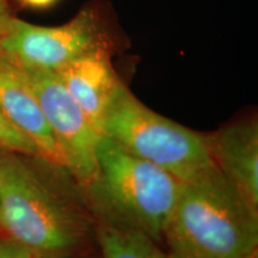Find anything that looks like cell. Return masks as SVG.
<instances>
[{"instance_id": "obj_1", "label": "cell", "mask_w": 258, "mask_h": 258, "mask_svg": "<svg viewBox=\"0 0 258 258\" xmlns=\"http://www.w3.org/2000/svg\"><path fill=\"white\" fill-rule=\"evenodd\" d=\"M28 154L0 153V233L32 257L80 258L92 252L95 220L78 184L60 185L54 164Z\"/></svg>"}, {"instance_id": "obj_2", "label": "cell", "mask_w": 258, "mask_h": 258, "mask_svg": "<svg viewBox=\"0 0 258 258\" xmlns=\"http://www.w3.org/2000/svg\"><path fill=\"white\" fill-rule=\"evenodd\" d=\"M163 246L172 258H253L258 214L214 165L182 183Z\"/></svg>"}, {"instance_id": "obj_3", "label": "cell", "mask_w": 258, "mask_h": 258, "mask_svg": "<svg viewBox=\"0 0 258 258\" xmlns=\"http://www.w3.org/2000/svg\"><path fill=\"white\" fill-rule=\"evenodd\" d=\"M182 182L102 134L96 171L80 186L95 224L139 231L163 246L166 222Z\"/></svg>"}, {"instance_id": "obj_4", "label": "cell", "mask_w": 258, "mask_h": 258, "mask_svg": "<svg viewBox=\"0 0 258 258\" xmlns=\"http://www.w3.org/2000/svg\"><path fill=\"white\" fill-rule=\"evenodd\" d=\"M102 134L182 183L196 178L215 165L207 135L151 110L124 84L105 112Z\"/></svg>"}, {"instance_id": "obj_5", "label": "cell", "mask_w": 258, "mask_h": 258, "mask_svg": "<svg viewBox=\"0 0 258 258\" xmlns=\"http://www.w3.org/2000/svg\"><path fill=\"white\" fill-rule=\"evenodd\" d=\"M101 47L105 44L91 10H83L56 27L11 18L0 32V56L22 70L57 72L77 57Z\"/></svg>"}, {"instance_id": "obj_6", "label": "cell", "mask_w": 258, "mask_h": 258, "mask_svg": "<svg viewBox=\"0 0 258 258\" xmlns=\"http://www.w3.org/2000/svg\"><path fill=\"white\" fill-rule=\"evenodd\" d=\"M19 70L36 96L55 138L64 170L79 188L85 185L95 175L97 145L102 133L91 124L56 72Z\"/></svg>"}, {"instance_id": "obj_7", "label": "cell", "mask_w": 258, "mask_h": 258, "mask_svg": "<svg viewBox=\"0 0 258 258\" xmlns=\"http://www.w3.org/2000/svg\"><path fill=\"white\" fill-rule=\"evenodd\" d=\"M206 135L214 164L258 214L257 121L241 120Z\"/></svg>"}, {"instance_id": "obj_8", "label": "cell", "mask_w": 258, "mask_h": 258, "mask_svg": "<svg viewBox=\"0 0 258 258\" xmlns=\"http://www.w3.org/2000/svg\"><path fill=\"white\" fill-rule=\"evenodd\" d=\"M0 111L36 145L43 159L63 167L55 138L27 78L17 66L3 56H0Z\"/></svg>"}, {"instance_id": "obj_9", "label": "cell", "mask_w": 258, "mask_h": 258, "mask_svg": "<svg viewBox=\"0 0 258 258\" xmlns=\"http://www.w3.org/2000/svg\"><path fill=\"white\" fill-rule=\"evenodd\" d=\"M56 73L91 124L102 133L105 112L123 84L112 67L106 47L77 57Z\"/></svg>"}, {"instance_id": "obj_10", "label": "cell", "mask_w": 258, "mask_h": 258, "mask_svg": "<svg viewBox=\"0 0 258 258\" xmlns=\"http://www.w3.org/2000/svg\"><path fill=\"white\" fill-rule=\"evenodd\" d=\"M99 258H172L157 241L139 231L95 224Z\"/></svg>"}, {"instance_id": "obj_11", "label": "cell", "mask_w": 258, "mask_h": 258, "mask_svg": "<svg viewBox=\"0 0 258 258\" xmlns=\"http://www.w3.org/2000/svg\"><path fill=\"white\" fill-rule=\"evenodd\" d=\"M0 150L41 157L36 145L22 132H19L14 124L10 123L2 111H0Z\"/></svg>"}, {"instance_id": "obj_12", "label": "cell", "mask_w": 258, "mask_h": 258, "mask_svg": "<svg viewBox=\"0 0 258 258\" xmlns=\"http://www.w3.org/2000/svg\"><path fill=\"white\" fill-rule=\"evenodd\" d=\"M30 253L21 245L0 233V258H29Z\"/></svg>"}, {"instance_id": "obj_13", "label": "cell", "mask_w": 258, "mask_h": 258, "mask_svg": "<svg viewBox=\"0 0 258 258\" xmlns=\"http://www.w3.org/2000/svg\"><path fill=\"white\" fill-rule=\"evenodd\" d=\"M21 2L34 9H46L55 4L57 0H21Z\"/></svg>"}, {"instance_id": "obj_14", "label": "cell", "mask_w": 258, "mask_h": 258, "mask_svg": "<svg viewBox=\"0 0 258 258\" xmlns=\"http://www.w3.org/2000/svg\"><path fill=\"white\" fill-rule=\"evenodd\" d=\"M10 19H11V17H10L5 0H0V32L6 27Z\"/></svg>"}, {"instance_id": "obj_15", "label": "cell", "mask_w": 258, "mask_h": 258, "mask_svg": "<svg viewBox=\"0 0 258 258\" xmlns=\"http://www.w3.org/2000/svg\"><path fill=\"white\" fill-rule=\"evenodd\" d=\"M80 258H99V257H98V254H95L93 252H91V253L86 254V256H83V257H80Z\"/></svg>"}, {"instance_id": "obj_16", "label": "cell", "mask_w": 258, "mask_h": 258, "mask_svg": "<svg viewBox=\"0 0 258 258\" xmlns=\"http://www.w3.org/2000/svg\"><path fill=\"white\" fill-rule=\"evenodd\" d=\"M29 258H38V257H32V256H30Z\"/></svg>"}, {"instance_id": "obj_17", "label": "cell", "mask_w": 258, "mask_h": 258, "mask_svg": "<svg viewBox=\"0 0 258 258\" xmlns=\"http://www.w3.org/2000/svg\"><path fill=\"white\" fill-rule=\"evenodd\" d=\"M253 258H258V256H256V257H253Z\"/></svg>"}, {"instance_id": "obj_18", "label": "cell", "mask_w": 258, "mask_h": 258, "mask_svg": "<svg viewBox=\"0 0 258 258\" xmlns=\"http://www.w3.org/2000/svg\"><path fill=\"white\" fill-rule=\"evenodd\" d=\"M0 153H2V150H0Z\"/></svg>"}]
</instances>
